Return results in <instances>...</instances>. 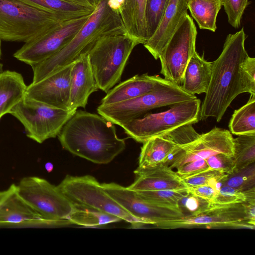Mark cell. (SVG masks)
Returning a JSON list of instances; mask_svg holds the SVG:
<instances>
[{"label": "cell", "instance_id": "1", "mask_svg": "<svg viewBox=\"0 0 255 255\" xmlns=\"http://www.w3.org/2000/svg\"><path fill=\"white\" fill-rule=\"evenodd\" d=\"M244 27L226 37L222 52L212 62V75L199 112V120L209 117L220 122L233 101L247 93L242 64L248 54Z\"/></svg>", "mask_w": 255, "mask_h": 255}, {"label": "cell", "instance_id": "2", "mask_svg": "<svg viewBox=\"0 0 255 255\" xmlns=\"http://www.w3.org/2000/svg\"><path fill=\"white\" fill-rule=\"evenodd\" d=\"M65 150L97 164H108L126 148L114 124L101 115L76 110L58 135Z\"/></svg>", "mask_w": 255, "mask_h": 255}, {"label": "cell", "instance_id": "3", "mask_svg": "<svg viewBox=\"0 0 255 255\" xmlns=\"http://www.w3.org/2000/svg\"><path fill=\"white\" fill-rule=\"evenodd\" d=\"M125 31H127L119 14L108 0H103L65 47L49 58L31 66L33 72L32 83L72 63L102 37Z\"/></svg>", "mask_w": 255, "mask_h": 255}, {"label": "cell", "instance_id": "4", "mask_svg": "<svg viewBox=\"0 0 255 255\" xmlns=\"http://www.w3.org/2000/svg\"><path fill=\"white\" fill-rule=\"evenodd\" d=\"M70 20L19 0H0L1 40L25 43L61 27Z\"/></svg>", "mask_w": 255, "mask_h": 255}, {"label": "cell", "instance_id": "5", "mask_svg": "<svg viewBox=\"0 0 255 255\" xmlns=\"http://www.w3.org/2000/svg\"><path fill=\"white\" fill-rule=\"evenodd\" d=\"M139 44L125 31L102 37L87 51L99 90L107 93L120 82L132 50Z\"/></svg>", "mask_w": 255, "mask_h": 255}, {"label": "cell", "instance_id": "6", "mask_svg": "<svg viewBox=\"0 0 255 255\" xmlns=\"http://www.w3.org/2000/svg\"><path fill=\"white\" fill-rule=\"evenodd\" d=\"M197 98L185 92L181 86L159 76L154 88L140 96L107 105H100L98 114L114 125H121L141 117L154 109L172 106Z\"/></svg>", "mask_w": 255, "mask_h": 255}, {"label": "cell", "instance_id": "7", "mask_svg": "<svg viewBox=\"0 0 255 255\" xmlns=\"http://www.w3.org/2000/svg\"><path fill=\"white\" fill-rule=\"evenodd\" d=\"M201 103L196 98L172 105L166 111L146 114L120 127L129 137L143 143L181 126L198 122Z\"/></svg>", "mask_w": 255, "mask_h": 255}, {"label": "cell", "instance_id": "8", "mask_svg": "<svg viewBox=\"0 0 255 255\" xmlns=\"http://www.w3.org/2000/svg\"><path fill=\"white\" fill-rule=\"evenodd\" d=\"M66 198L73 204L92 208L119 217L134 227L148 224L128 213L91 175L73 176L67 175L58 185Z\"/></svg>", "mask_w": 255, "mask_h": 255}, {"label": "cell", "instance_id": "9", "mask_svg": "<svg viewBox=\"0 0 255 255\" xmlns=\"http://www.w3.org/2000/svg\"><path fill=\"white\" fill-rule=\"evenodd\" d=\"M76 111L54 108L24 96L9 114L23 125L29 138L41 143L58 136Z\"/></svg>", "mask_w": 255, "mask_h": 255}, {"label": "cell", "instance_id": "10", "mask_svg": "<svg viewBox=\"0 0 255 255\" xmlns=\"http://www.w3.org/2000/svg\"><path fill=\"white\" fill-rule=\"evenodd\" d=\"M16 192L35 212L48 219H67L73 210V204L58 186L39 177L22 178L16 185Z\"/></svg>", "mask_w": 255, "mask_h": 255}, {"label": "cell", "instance_id": "11", "mask_svg": "<svg viewBox=\"0 0 255 255\" xmlns=\"http://www.w3.org/2000/svg\"><path fill=\"white\" fill-rule=\"evenodd\" d=\"M196 26L187 13L162 51L159 59L164 78L181 86L185 68L196 51Z\"/></svg>", "mask_w": 255, "mask_h": 255}, {"label": "cell", "instance_id": "12", "mask_svg": "<svg viewBox=\"0 0 255 255\" xmlns=\"http://www.w3.org/2000/svg\"><path fill=\"white\" fill-rule=\"evenodd\" d=\"M91 14L71 19L61 27L24 43L13 56L31 66L45 60L70 41Z\"/></svg>", "mask_w": 255, "mask_h": 255}, {"label": "cell", "instance_id": "13", "mask_svg": "<svg viewBox=\"0 0 255 255\" xmlns=\"http://www.w3.org/2000/svg\"><path fill=\"white\" fill-rule=\"evenodd\" d=\"M233 137L227 129L215 127L191 143L178 145L170 154L165 163L171 168L194 160L206 159L219 153L234 156Z\"/></svg>", "mask_w": 255, "mask_h": 255}, {"label": "cell", "instance_id": "14", "mask_svg": "<svg viewBox=\"0 0 255 255\" xmlns=\"http://www.w3.org/2000/svg\"><path fill=\"white\" fill-rule=\"evenodd\" d=\"M162 229L193 227H230L254 230L255 226L249 223L243 203L212 205L206 211L195 216L161 221L154 225Z\"/></svg>", "mask_w": 255, "mask_h": 255}, {"label": "cell", "instance_id": "15", "mask_svg": "<svg viewBox=\"0 0 255 255\" xmlns=\"http://www.w3.org/2000/svg\"><path fill=\"white\" fill-rule=\"evenodd\" d=\"M70 224L67 219L53 220L39 215L18 195L14 184L0 192V226L59 227Z\"/></svg>", "mask_w": 255, "mask_h": 255}, {"label": "cell", "instance_id": "16", "mask_svg": "<svg viewBox=\"0 0 255 255\" xmlns=\"http://www.w3.org/2000/svg\"><path fill=\"white\" fill-rule=\"evenodd\" d=\"M72 63L27 87L25 96L48 106L70 109L71 71Z\"/></svg>", "mask_w": 255, "mask_h": 255}, {"label": "cell", "instance_id": "17", "mask_svg": "<svg viewBox=\"0 0 255 255\" xmlns=\"http://www.w3.org/2000/svg\"><path fill=\"white\" fill-rule=\"evenodd\" d=\"M189 0H168L162 19L154 34L143 44L155 60L159 57L187 13Z\"/></svg>", "mask_w": 255, "mask_h": 255}, {"label": "cell", "instance_id": "18", "mask_svg": "<svg viewBox=\"0 0 255 255\" xmlns=\"http://www.w3.org/2000/svg\"><path fill=\"white\" fill-rule=\"evenodd\" d=\"M99 90L87 53L80 55L72 64L71 71L70 109L85 108L90 95Z\"/></svg>", "mask_w": 255, "mask_h": 255}, {"label": "cell", "instance_id": "19", "mask_svg": "<svg viewBox=\"0 0 255 255\" xmlns=\"http://www.w3.org/2000/svg\"><path fill=\"white\" fill-rule=\"evenodd\" d=\"M134 173L136 177L127 187L134 192L187 188L176 172L164 164L141 169L136 168Z\"/></svg>", "mask_w": 255, "mask_h": 255}, {"label": "cell", "instance_id": "20", "mask_svg": "<svg viewBox=\"0 0 255 255\" xmlns=\"http://www.w3.org/2000/svg\"><path fill=\"white\" fill-rule=\"evenodd\" d=\"M159 75L147 73L136 75L110 89L101 101V105H107L127 101L151 91L156 85Z\"/></svg>", "mask_w": 255, "mask_h": 255}, {"label": "cell", "instance_id": "21", "mask_svg": "<svg viewBox=\"0 0 255 255\" xmlns=\"http://www.w3.org/2000/svg\"><path fill=\"white\" fill-rule=\"evenodd\" d=\"M212 62L206 61L196 51L190 58L184 72L181 87L193 95L206 93L212 75Z\"/></svg>", "mask_w": 255, "mask_h": 255}, {"label": "cell", "instance_id": "22", "mask_svg": "<svg viewBox=\"0 0 255 255\" xmlns=\"http://www.w3.org/2000/svg\"><path fill=\"white\" fill-rule=\"evenodd\" d=\"M147 0H126L119 12L126 31L143 44L147 40L145 21Z\"/></svg>", "mask_w": 255, "mask_h": 255}, {"label": "cell", "instance_id": "23", "mask_svg": "<svg viewBox=\"0 0 255 255\" xmlns=\"http://www.w3.org/2000/svg\"><path fill=\"white\" fill-rule=\"evenodd\" d=\"M27 87L20 73L9 70L0 73V119L22 99Z\"/></svg>", "mask_w": 255, "mask_h": 255}, {"label": "cell", "instance_id": "24", "mask_svg": "<svg viewBox=\"0 0 255 255\" xmlns=\"http://www.w3.org/2000/svg\"><path fill=\"white\" fill-rule=\"evenodd\" d=\"M177 146L163 136L149 138L143 143L137 169H144L165 163L170 154Z\"/></svg>", "mask_w": 255, "mask_h": 255}, {"label": "cell", "instance_id": "25", "mask_svg": "<svg viewBox=\"0 0 255 255\" xmlns=\"http://www.w3.org/2000/svg\"><path fill=\"white\" fill-rule=\"evenodd\" d=\"M28 5L70 20L92 14L95 9L63 0H19Z\"/></svg>", "mask_w": 255, "mask_h": 255}, {"label": "cell", "instance_id": "26", "mask_svg": "<svg viewBox=\"0 0 255 255\" xmlns=\"http://www.w3.org/2000/svg\"><path fill=\"white\" fill-rule=\"evenodd\" d=\"M222 6L220 0H189L188 8L199 28L215 32L216 19Z\"/></svg>", "mask_w": 255, "mask_h": 255}, {"label": "cell", "instance_id": "27", "mask_svg": "<svg viewBox=\"0 0 255 255\" xmlns=\"http://www.w3.org/2000/svg\"><path fill=\"white\" fill-rule=\"evenodd\" d=\"M67 219L71 224L87 227H98L122 220L116 216L78 204H73L72 211Z\"/></svg>", "mask_w": 255, "mask_h": 255}, {"label": "cell", "instance_id": "28", "mask_svg": "<svg viewBox=\"0 0 255 255\" xmlns=\"http://www.w3.org/2000/svg\"><path fill=\"white\" fill-rule=\"evenodd\" d=\"M229 128L236 135L255 134V95H251L245 105L234 111Z\"/></svg>", "mask_w": 255, "mask_h": 255}, {"label": "cell", "instance_id": "29", "mask_svg": "<svg viewBox=\"0 0 255 255\" xmlns=\"http://www.w3.org/2000/svg\"><path fill=\"white\" fill-rule=\"evenodd\" d=\"M233 142L234 172H237L255 162V134L238 135Z\"/></svg>", "mask_w": 255, "mask_h": 255}, {"label": "cell", "instance_id": "30", "mask_svg": "<svg viewBox=\"0 0 255 255\" xmlns=\"http://www.w3.org/2000/svg\"><path fill=\"white\" fill-rule=\"evenodd\" d=\"M136 192L140 198L146 201L160 205L178 207L179 201L188 193V189L185 188L179 189Z\"/></svg>", "mask_w": 255, "mask_h": 255}, {"label": "cell", "instance_id": "31", "mask_svg": "<svg viewBox=\"0 0 255 255\" xmlns=\"http://www.w3.org/2000/svg\"><path fill=\"white\" fill-rule=\"evenodd\" d=\"M255 167L254 163L245 168L231 175H228L224 185L229 186L244 191L255 187Z\"/></svg>", "mask_w": 255, "mask_h": 255}, {"label": "cell", "instance_id": "32", "mask_svg": "<svg viewBox=\"0 0 255 255\" xmlns=\"http://www.w3.org/2000/svg\"><path fill=\"white\" fill-rule=\"evenodd\" d=\"M167 1L168 0H147L145 7V21L147 40L157 29Z\"/></svg>", "mask_w": 255, "mask_h": 255}, {"label": "cell", "instance_id": "33", "mask_svg": "<svg viewBox=\"0 0 255 255\" xmlns=\"http://www.w3.org/2000/svg\"><path fill=\"white\" fill-rule=\"evenodd\" d=\"M178 206L184 217L197 216L212 207L211 203L188 191V193L178 202Z\"/></svg>", "mask_w": 255, "mask_h": 255}, {"label": "cell", "instance_id": "34", "mask_svg": "<svg viewBox=\"0 0 255 255\" xmlns=\"http://www.w3.org/2000/svg\"><path fill=\"white\" fill-rule=\"evenodd\" d=\"M228 17L229 24L237 29L241 25L245 10L250 3L249 0H220Z\"/></svg>", "mask_w": 255, "mask_h": 255}, {"label": "cell", "instance_id": "35", "mask_svg": "<svg viewBox=\"0 0 255 255\" xmlns=\"http://www.w3.org/2000/svg\"><path fill=\"white\" fill-rule=\"evenodd\" d=\"M246 201L247 196L244 191L224 185L217 192L211 204L216 206L243 203Z\"/></svg>", "mask_w": 255, "mask_h": 255}, {"label": "cell", "instance_id": "36", "mask_svg": "<svg viewBox=\"0 0 255 255\" xmlns=\"http://www.w3.org/2000/svg\"><path fill=\"white\" fill-rule=\"evenodd\" d=\"M200 135L194 129L192 124H186L169 131L161 136L168 138L178 145L182 146L195 140Z\"/></svg>", "mask_w": 255, "mask_h": 255}, {"label": "cell", "instance_id": "37", "mask_svg": "<svg viewBox=\"0 0 255 255\" xmlns=\"http://www.w3.org/2000/svg\"><path fill=\"white\" fill-rule=\"evenodd\" d=\"M209 169L231 175L234 173V157L223 153L212 155L205 159Z\"/></svg>", "mask_w": 255, "mask_h": 255}, {"label": "cell", "instance_id": "38", "mask_svg": "<svg viewBox=\"0 0 255 255\" xmlns=\"http://www.w3.org/2000/svg\"><path fill=\"white\" fill-rule=\"evenodd\" d=\"M224 174L225 173L216 170L208 169L182 179L186 187L189 188L208 184L212 179Z\"/></svg>", "mask_w": 255, "mask_h": 255}, {"label": "cell", "instance_id": "39", "mask_svg": "<svg viewBox=\"0 0 255 255\" xmlns=\"http://www.w3.org/2000/svg\"><path fill=\"white\" fill-rule=\"evenodd\" d=\"M242 70L247 93L255 95V58L247 55L242 64Z\"/></svg>", "mask_w": 255, "mask_h": 255}, {"label": "cell", "instance_id": "40", "mask_svg": "<svg viewBox=\"0 0 255 255\" xmlns=\"http://www.w3.org/2000/svg\"><path fill=\"white\" fill-rule=\"evenodd\" d=\"M208 169L209 166L205 159L196 160L182 165L177 168L176 173L183 178Z\"/></svg>", "mask_w": 255, "mask_h": 255}, {"label": "cell", "instance_id": "41", "mask_svg": "<svg viewBox=\"0 0 255 255\" xmlns=\"http://www.w3.org/2000/svg\"><path fill=\"white\" fill-rule=\"evenodd\" d=\"M187 189L190 193L205 199L211 203L218 192L213 187L209 184L189 187Z\"/></svg>", "mask_w": 255, "mask_h": 255}, {"label": "cell", "instance_id": "42", "mask_svg": "<svg viewBox=\"0 0 255 255\" xmlns=\"http://www.w3.org/2000/svg\"><path fill=\"white\" fill-rule=\"evenodd\" d=\"M246 218L249 223L255 226V203H243Z\"/></svg>", "mask_w": 255, "mask_h": 255}, {"label": "cell", "instance_id": "43", "mask_svg": "<svg viewBox=\"0 0 255 255\" xmlns=\"http://www.w3.org/2000/svg\"><path fill=\"white\" fill-rule=\"evenodd\" d=\"M86 7L96 9L103 0H63Z\"/></svg>", "mask_w": 255, "mask_h": 255}, {"label": "cell", "instance_id": "44", "mask_svg": "<svg viewBox=\"0 0 255 255\" xmlns=\"http://www.w3.org/2000/svg\"><path fill=\"white\" fill-rule=\"evenodd\" d=\"M126 0H109L112 6L118 12H119L123 6Z\"/></svg>", "mask_w": 255, "mask_h": 255}, {"label": "cell", "instance_id": "45", "mask_svg": "<svg viewBox=\"0 0 255 255\" xmlns=\"http://www.w3.org/2000/svg\"><path fill=\"white\" fill-rule=\"evenodd\" d=\"M45 167L47 171L50 172L53 169V165L50 162H47L45 165Z\"/></svg>", "mask_w": 255, "mask_h": 255}, {"label": "cell", "instance_id": "46", "mask_svg": "<svg viewBox=\"0 0 255 255\" xmlns=\"http://www.w3.org/2000/svg\"><path fill=\"white\" fill-rule=\"evenodd\" d=\"M1 40L0 39V59L1 57Z\"/></svg>", "mask_w": 255, "mask_h": 255}]
</instances>
